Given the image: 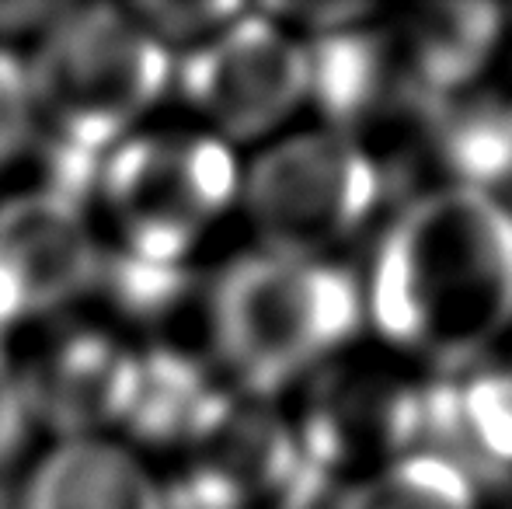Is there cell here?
<instances>
[{"label": "cell", "mask_w": 512, "mask_h": 509, "mask_svg": "<svg viewBox=\"0 0 512 509\" xmlns=\"http://www.w3.org/2000/svg\"><path fill=\"white\" fill-rule=\"evenodd\" d=\"M363 328L425 377L512 342V206L474 189H418L359 272Z\"/></svg>", "instance_id": "6da1fadb"}, {"label": "cell", "mask_w": 512, "mask_h": 509, "mask_svg": "<svg viewBox=\"0 0 512 509\" xmlns=\"http://www.w3.org/2000/svg\"><path fill=\"white\" fill-rule=\"evenodd\" d=\"M42 185L91 203L98 168L171 95L175 56L119 4H67L25 53Z\"/></svg>", "instance_id": "7a4b0ae2"}, {"label": "cell", "mask_w": 512, "mask_h": 509, "mask_svg": "<svg viewBox=\"0 0 512 509\" xmlns=\"http://www.w3.org/2000/svg\"><path fill=\"white\" fill-rule=\"evenodd\" d=\"M359 272L342 258L251 248L206 293V360L234 391L283 401L363 342Z\"/></svg>", "instance_id": "3957f363"}, {"label": "cell", "mask_w": 512, "mask_h": 509, "mask_svg": "<svg viewBox=\"0 0 512 509\" xmlns=\"http://www.w3.org/2000/svg\"><path fill=\"white\" fill-rule=\"evenodd\" d=\"M244 161L199 126H147L102 161L91 189L102 255L140 269L189 272L241 206Z\"/></svg>", "instance_id": "277c9868"}, {"label": "cell", "mask_w": 512, "mask_h": 509, "mask_svg": "<svg viewBox=\"0 0 512 509\" xmlns=\"http://www.w3.org/2000/svg\"><path fill=\"white\" fill-rule=\"evenodd\" d=\"M286 398L300 457L331 489L429 450L432 377L373 342L345 349Z\"/></svg>", "instance_id": "5b68a950"}, {"label": "cell", "mask_w": 512, "mask_h": 509, "mask_svg": "<svg viewBox=\"0 0 512 509\" xmlns=\"http://www.w3.org/2000/svg\"><path fill=\"white\" fill-rule=\"evenodd\" d=\"M387 178L370 150L324 126L286 129L241 171V206L265 252L338 258L380 213Z\"/></svg>", "instance_id": "8992f818"}, {"label": "cell", "mask_w": 512, "mask_h": 509, "mask_svg": "<svg viewBox=\"0 0 512 509\" xmlns=\"http://www.w3.org/2000/svg\"><path fill=\"white\" fill-rule=\"evenodd\" d=\"M171 91L192 112V126L234 150L262 147L307 109L310 49L262 7H244L220 32L175 56Z\"/></svg>", "instance_id": "52a82bcc"}, {"label": "cell", "mask_w": 512, "mask_h": 509, "mask_svg": "<svg viewBox=\"0 0 512 509\" xmlns=\"http://www.w3.org/2000/svg\"><path fill=\"white\" fill-rule=\"evenodd\" d=\"M182 457V485H168L171 509H297L321 492L286 408L234 387Z\"/></svg>", "instance_id": "ba28073f"}, {"label": "cell", "mask_w": 512, "mask_h": 509, "mask_svg": "<svg viewBox=\"0 0 512 509\" xmlns=\"http://www.w3.org/2000/svg\"><path fill=\"white\" fill-rule=\"evenodd\" d=\"M102 238L81 199L49 185L0 199V342L91 297Z\"/></svg>", "instance_id": "9c48e42d"}, {"label": "cell", "mask_w": 512, "mask_h": 509, "mask_svg": "<svg viewBox=\"0 0 512 509\" xmlns=\"http://www.w3.org/2000/svg\"><path fill=\"white\" fill-rule=\"evenodd\" d=\"M307 49V105L321 119L317 126L335 129L366 147L380 171L391 154H408L411 136L432 102L408 84L387 39L384 11L366 25L307 42Z\"/></svg>", "instance_id": "30bf717a"}, {"label": "cell", "mask_w": 512, "mask_h": 509, "mask_svg": "<svg viewBox=\"0 0 512 509\" xmlns=\"http://www.w3.org/2000/svg\"><path fill=\"white\" fill-rule=\"evenodd\" d=\"M136 353L122 335L74 325L39 346L28 363H18L32 422H46L56 440L112 436L122 429L136 384Z\"/></svg>", "instance_id": "8fae6325"}, {"label": "cell", "mask_w": 512, "mask_h": 509, "mask_svg": "<svg viewBox=\"0 0 512 509\" xmlns=\"http://www.w3.org/2000/svg\"><path fill=\"white\" fill-rule=\"evenodd\" d=\"M387 39L425 102L485 88L509 42V7L443 0L384 11Z\"/></svg>", "instance_id": "7c38bea8"}, {"label": "cell", "mask_w": 512, "mask_h": 509, "mask_svg": "<svg viewBox=\"0 0 512 509\" xmlns=\"http://www.w3.org/2000/svg\"><path fill=\"white\" fill-rule=\"evenodd\" d=\"M408 161L429 171L422 189H474L506 199L512 185V95L485 84L432 102L408 143Z\"/></svg>", "instance_id": "4fadbf2b"}, {"label": "cell", "mask_w": 512, "mask_h": 509, "mask_svg": "<svg viewBox=\"0 0 512 509\" xmlns=\"http://www.w3.org/2000/svg\"><path fill=\"white\" fill-rule=\"evenodd\" d=\"M18 509H171V492L126 440L77 436L32 464Z\"/></svg>", "instance_id": "5bb4252c"}, {"label": "cell", "mask_w": 512, "mask_h": 509, "mask_svg": "<svg viewBox=\"0 0 512 509\" xmlns=\"http://www.w3.org/2000/svg\"><path fill=\"white\" fill-rule=\"evenodd\" d=\"M429 450L460 464L474 482L512 475V342L432 381Z\"/></svg>", "instance_id": "9a60e30c"}, {"label": "cell", "mask_w": 512, "mask_h": 509, "mask_svg": "<svg viewBox=\"0 0 512 509\" xmlns=\"http://www.w3.org/2000/svg\"><path fill=\"white\" fill-rule=\"evenodd\" d=\"M230 384L216 374L206 356L182 349H150L136 360V384L122 429L136 440L182 454L209 422Z\"/></svg>", "instance_id": "2e32d148"}, {"label": "cell", "mask_w": 512, "mask_h": 509, "mask_svg": "<svg viewBox=\"0 0 512 509\" xmlns=\"http://www.w3.org/2000/svg\"><path fill=\"white\" fill-rule=\"evenodd\" d=\"M328 509H485V496L450 457L439 450H418L405 461L338 485Z\"/></svg>", "instance_id": "e0dca14e"}, {"label": "cell", "mask_w": 512, "mask_h": 509, "mask_svg": "<svg viewBox=\"0 0 512 509\" xmlns=\"http://www.w3.org/2000/svg\"><path fill=\"white\" fill-rule=\"evenodd\" d=\"M133 18L168 49L171 56L189 53L213 32H220L227 21H234L248 4H126Z\"/></svg>", "instance_id": "ac0fdd59"}, {"label": "cell", "mask_w": 512, "mask_h": 509, "mask_svg": "<svg viewBox=\"0 0 512 509\" xmlns=\"http://www.w3.org/2000/svg\"><path fill=\"white\" fill-rule=\"evenodd\" d=\"M35 150V112L25 56L0 46V175Z\"/></svg>", "instance_id": "d6986e66"}, {"label": "cell", "mask_w": 512, "mask_h": 509, "mask_svg": "<svg viewBox=\"0 0 512 509\" xmlns=\"http://www.w3.org/2000/svg\"><path fill=\"white\" fill-rule=\"evenodd\" d=\"M262 11L269 14V18H276L283 28H290L297 39L317 42L335 32H345V28L366 25V21L377 18L384 7L352 0V4H265Z\"/></svg>", "instance_id": "ffe728a7"}, {"label": "cell", "mask_w": 512, "mask_h": 509, "mask_svg": "<svg viewBox=\"0 0 512 509\" xmlns=\"http://www.w3.org/2000/svg\"><path fill=\"white\" fill-rule=\"evenodd\" d=\"M35 433L32 408L25 398L18 360L7 353V342H0V471H7Z\"/></svg>", "instance_id": "44dd1931"}, {"label": "cell", "mask_w": 512, "mask_h": 509, "mask_svg": "<svg viewBox=\"0 0 512 509\" xmlns=\"http://www.w3.org/2000/svg\"><path fill=\"white\" fill-rule=\"evenodd\" d=\"M67 4H46V0H0V46L11 49V39H35Z\"/></svg>", "instance_id": "7402d4cb"}, {"label": "cell", "mask_w": 512, "mask_h": 509, "mask_svg": "<svg viewBox=\"0 0 512 509\" xmlns=\"http://www.w3.org/2000/svg\"><path fill=\"white\" fill-rule=\"evenodd\" d=\"M509 39H512V7H509Z\"/></svg>", "instance_id": "603a6c76"}, {"label": "cell", "mask_w": 512, "mask_h": 509, "mask_svg": "<svg viewBox=\"0 0 512 509\" xmlns=\"http://www.w3.org/2000/svg\"><path fill=\"white\" fill-rule=\"evenodd\" d=\"M509 206H512V199H509Z\"/></svg>", "instance_id": "cb8c5ba5"}]
</instances>
